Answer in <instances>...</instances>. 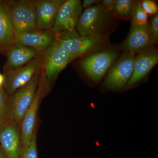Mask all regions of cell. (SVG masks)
Wrapping results in <instances>:
<instances>
[{
  "mask_svg": "<svg viewBox=\"0 0 158 158\" xmlns=\"http://www.w3.org/2000/svg\"><path fill=\"white\" fill-rule=\"evenodd\" d=\"M135 1L116 0L112 13L113 17L119 19L131 20L133 6Z\"/></svg>",
  "mask_w": 158,
  "mask_h": 158,
  "instance_id": "ac0fdd59",
  "label": "cell"
},
{
  "mask_svg": "<svg viewBox=\"0 0 158 158\" xmlns=\"http://www.w3.org/2000/svg\"><path fill=\"white\" fill-rule=\"evenodd\" d=\"M148 17L141 6L140 1H135L131 15V26L144 25L148 23Z\"/></svg>",
  "mask_w": 158,
  "mask_h": 158,
  "instance_id": "d6986e66",
  "label": "cell"
},
{
  "mask_svg": "<svg viewBox=\"0 0 158 158\" xmlns=\"http://www.w3.org/2000/svg\"><path fill=\"white\" fill-rule=\"evenodd\" d=\"M41 68L46 88L53 83L60 73L73 60V57L55 41L54 43L40 53Z\"/></svg>",
  "mask_w": 158,
  "mask_h": 158,
  "instance_id": "6da1fadb",
  "label": "cell"
},
{
  "mask_svg": "<svg viewBox=\"0 0 158 158\" xmlns=\"http://www.w3.org/2000/svg\"><path fill=\"white\" fill-rule=\"evenodd\" d=\"M3 2V1H1V0H0V5H1V4Z\"/></svg>",
  "mask_w": 158,
  "mask_h": 158,
  "instance_id": "83f0119b",
  "label": "cell"
},
{
  "mask_svg": "<svg viewBox=\"0 0 158 158\" xmlns=\"http://www.w3.org/2000/svg\"><path fill=\"white\" fill-rule=\"evenodd\" d=\"M9 14L15 33L37 31V14L34 1L9 2Z\"/></svg>",
  "mask_w": 158,
  "mask_h": 158,
  "instance_id": "5b68a950",
  "label": "cell"
},
{
  "mask_svg": "<svg viewBox=\"0 0 158 158\" xmlns=\"http://www.w3.org/2000/svg\"><path fill=\"white\" fill-rule=\"evenodd\" d=\"M40 55L22 67L5 70V80L3 87L9 96L28 84L37 73L40 72L41 68Z\"/></svg>",
  "mask_w": 158,
  "mask_h": 158,
  "instance_id": "52a82bcc",
  "label": "cell"
},
{
  "mask_svg": "<svg viewBox=\"0 0 158 158\" xmlns=\"http://www.w3.org/2000/svg\"><path fill=\"white\" fill-rule=\"evenodd\" d=\"M158 62V50L154 47L138 53L135 58L132 75L125 88H132L142 81Z\"/></svg>",
  "mask_w": 158,
  "mask_h": 158,
  "instance_id": "4fadbf2b",
  "label": "cell"
},
{
  "mask_svg": "<svg viewBox=\"0 0 158 158\" xmlns=\"http://www.w3.org/2000/svg\"><path fill=\"white\" fill-rule=\"evenodd\" d=\"M5 76L4 74L0 73V88L3 87L5 82Z\"/></svg>",
  "mask_w": 158,
  "mask_h": 158,
  "instance_id": "484cf974",
  "label": "cell"
},
{
  "mask_svg": "<svg viewBox=\"0 0 158 158\" xmlns=\"http://www.w3.org/2000/svg\"><path fill=\"white\" fill-rule=\"evenodd\" d=\"M65 0H36L37 30H51L60 6Z\"/></svg>",
  "mask_w": 158,
  "mask_h": 158,
  "instance_id": "5bb4252c",
  "label": "cell"
},
{
  "mask_svg": "<svg viewBox=\"0 0 158 158\" xmlns=\"http://www.w3.org/2000/svg\"><path fill=\"white\" fill-rule=\"evenodd\" d=\"M118 56L115 49L105 48L87 56L80 64L87 76L93 81L98 82L107 74Z\"/></svg>",
  "mask_w": 158,
  "mask_h": 158,
  "instance_id": "3957f363",
  "label": "cell"
},
{
  "mask_svg": "<svg viewBox=\"0 0 158 158\" xmlns=\"http://www.w3.org/2000/svg\"><path fill=\"white\" fill-rule=\"evenodd\" d=\"M0 145L8 158H20L23 144L19 123L9 122L1 129Z\"/></svg>",
  "mask_w": 158,
  "mask_h": 158,
  "instance_id": "7c38bea8",
  "label": "cell"
},
{
  "mask_svg": "<svg viewBox=\"0 0 158 158\" xmlns=\"http://www.w3.org/2000/svg\"><path fill=\"white\" fill-rule=\"evenodd\" d=\"M55 41L74 59L100 48L107 41L105 34L98 36H81L63 38L56 34Z\"/></svg>",
  "mask_w": 158,
  "mask_h": 158,
  "instance_id": "ba28073f",
  "label": "cell"
},
{
  "mask_svg": "<svg viewBox=\"0 0 158 158\" xmlns=\"http://www.w3.org/2000/svg\"><path fill=\"white\" fill-rule=\"evenodd\" d=\"M99 0H83L81 2L83 9H86L100 2Z\"/></svg>",
  "mask_w": 158,
  "mask_h": 158,
  "instance_id": "d4e9b609",
  "label": "cell"
},
{
  "mask_svg": "<svg viewBox=\"0 0 158 158\" xmlns=\"http://www.w3.org/2000/svg\"><path fill=\"white\" fill-rule=\"evenodd\" d=\"M9 95L3 87L0 88V130L9 122Z\"/></svg>",
  "mask_w": 158,
  "mask_h": 158,
  "instance_id": "ffe728a7",
  "label": "cell"
},
{
  "mask_svg": "<svg viewBox=\"0 0 158 158\" xmlns=\"http://www.w3.org/2000/svg\"><path fill=\"white\" fill-rule=\"evenodd\" d=\"M116 0H103L102 1V5L107 11L113 12Z\"/></svg>",
  "mask_w": 158,
  "mask_h": 158,
  "instance_id": "cb8c5ba5",
  "label": "cell"
},
{
  "mask_svg": "<svg viewBox=\"0 0 158 158\" xmlns=\"http://www.w3.org/2000/svg\"><path fill=\"white\" fill-rule=\"evenodd\" d=\"M40 73H37L28 84L9 96L8 123L15 122L20 124L34 100L39 83Z\"/></svg>",
  "mask_w": 158,
  "mask_h": 158,
  "instance_id": "277c9868",
  "label": "cell"
},
{
  "mask_svg": "<svg viewBox=\"0 0 158 158\" xmlns=\"http://www.w3.org/2000/svg\"><path fill=\"white\" fill-rule=\"evenodd\" d=\"M143 10L148 15L158 14V7L156 3L152 0H143L140 1Z\"/></svg>",
  "mask_w": 158,
  "mask_h": 158,
  "instance_id": "7402d4cb",
  "label": "cell"
},
{
  "mask_svg": "<svg viewBox=\"0 0 158 158\" xmlns=\"http://www.w3.org/2000/svg\"><path fill=\"white\" fill-rule=\"evenodd\" d=\"M46 91L44 77L40 72L39 83L34 100L20 123L23 147L30 143L36 130L35 126L40 102Z\"/></svg>",
  "mask_w": 158,
  "mask_h": 158,
  "instance_id": "30bf717a",
  "label": "cell"
},
{
  "mask_svg": "<svg viewBox=\"0 0 158 158\" xmlns=\"http://www.w3.org/2000/svg\"><path fill=\"white\" fill-rule=\"evenodd\" d=\"M15 32L10 14L9 2L0 5V53L6 52L15 44Z\"/></svg>",
  "mask_w": 158,
  "mask_h": 158,
  "instance_id": "e0dca14e",
  "label": "cell"
},
{
  "mask_svg": "<svg viewBox=\"0 0 158 158\" xmlns=\"http://www.w3.org/2000/svg\"><path fill=\"white\" fill-rule=\"evenodd\" d=\"M5 70L15 69L28 63L38 57L40 52L37 50L22 44H15L7 52Z\"/></svg>",
  "mask_w": 158,
  "mask_h": 158,
  "instance_id": "2e32d148",
  "label": "cell"
},
{
  "mask_svg": "<svg viewBox=\"0 0 158 158\" xmlns=\"http://www.w3.org/2000/svg\"><path fill=\"white\" fill-rule=\"evenodd\" d=\"M0 158H8L0 145Z\"/></svg>",
  "mask_w": 158,
  "mask_h": 158,
  "instance_id": "4316f807",
  "label": "cell"
},
{
  "mask_svg": "<svg viewBox=\"0 0 158 158\" xmlns=\"http://www.w3.org/2000/svg\"><path fill=\"white\" fill-rule=\"evenodd\" d=\"M20 158H38L36 140V130L31 141L27 145L23 147Z\"/></svg>",
  "mask_w": 158,
  "mask_h": 158,
  "instance_id": "44dd1931",
  "label": "cell"
},
{
  "mask_svg": "<svg viewBox=\"0 0 158 158\" xmlns=\"http://www.w3.org/2000/svg\"><path fill=\"white\" fill-rule=\"evenodd\" d=\"M55 37L56 35L50 30L15 33V44L30 47L41 53L54 43Z\"/></svg>",
  "mask_w": 158,
  "mask_h": 158,
  "instance_id": "9a60e30c",
  "label": "cell"
},
{
  "mask_svg": "<svg viewBox=\"0 0 158 158\" xmlns=\"http://www.w3.org/2000/svg\"><path fill=\"white\" fill-rule=\"evenodd\" d=\"M113 15L101 4H97L82 12L77 25L81 36H98L104 35V31Z\"/></svg>",
  "mask_w": 158,
  "mask_h": 158,
  "instance_id": "7a4b0ae2",
  "label": "cell"
},
{
  "mask_svg": "<svg viewBox=\"0 0 158 158\" xmlns=\"http://www.w3.org/2000/svg\"><path fill=\"white\" fill-rule=\"evenodd\" d=\"M83 8L80 0H66L59 8L53 27L51 31L55 34L72 32L77 27Z\"/></svg>",
  "mask_w": 158,
  "mask_h": 158,
  "instance_id": "9c48e42d",
  "label": "cell"
},
{
  "mask_svg": "<svg viewBox=\"0 0 158 158\" xmlns=\"http://www.w3.org/2000/svg\"><path fill=\"white\" fill-rule=\"evenodd\" d=\"M151 31L154 39L156 44L158 41V14L152 15L151 18V22L149 23Z\"/></svg>",
  "mask_w": 158,
  "mask_h": 158,
  "instance_id": "603a6c76",
  "label": "cell"
},
{
  "mask_svg": "<svg viewBox=\"0 0 158 158\" xmlns=\"http://www.w3.org/2000/svg\"><path fill=\"white\" fill-rule=\"evenodd\" d=\"M135 58V54L124 52L107 73L103 84L105 88L118 90L125 87L132 75Z\"/></svg>",
  "mask_w": 158,
  "mask_h": 158,
  "instance_id": "8992f818",
  "label": "cell"
},
{
  "mask_svg": "<svg viewBox=\"0 0 158 158\" xmlns=\"http://www.w3.org/2000/svg\"><path fill=\"white\" fill-rule=\"evenodd\" d=\"M156 44L149 23L141 26H131L126 39L121 44L124 52L135 55L154 47Z\"/></svg>",
  "mask_w": 158,
  "mask_h": 158,
  "instance_id": "8fae6325",
  "label": "cell"
}]
</instances>
